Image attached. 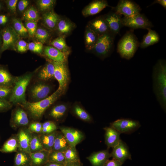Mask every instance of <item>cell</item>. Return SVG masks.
<instances>
[{
	"instance_id": "41",
	"label": "cell",
	"mask_w": 166,
	"mask_h": 166,
	"mask_svg": "<svg viewBox=\"0 0 166 166\" xmlns=\"http://www.w3.org/2000/svg\"><path fill=\"white\" fill-rule=\"evenodd\" d=\"M66 162L80 160L76 147L69 146L64 152Z\"/></svg>"
},
{
	"instance_id": "43",
	"label": "cell",
	"mask_w": 166,
	"mask_h": 166,
	"mask_svg": "<svg viewBox=\"0 0 166 166\" xmlns=\"http://www.w3.org/2000/svg\"><path fill=\"white\" fill-rule=\"evenodd\" d=\"M57 129L56 124L53 121H48L42 124V130L41 134L51 133Z\"/></svg>"
},
{
	"instance_id": "13",
	"label": "cell",
	"mask_w": 166,
	"mask_h": 166,
	"mask_svg": "<svg viewBox=\"0 0 166 166\" xmlns=\"http://www.w3.org/2000/svg\"><path fill=\"white\" fill-rule=\"evenodd\" d=\"M103 16L110 32L115 35L119 34L123 26L121 15L114 12H110Z\"/></svg>"
},
{
	"instance_id": "20",
	"label": "cell",
	"mask_w": 166,
	"mask_h": 166,
	"mask_svg": "<svg viewBox=\"0 0 166 166\" xmlns=\"http://www.w3.org/2000/svg\"><path fill=\"white\" fill-rule=\"evenodd\" d=\"M76 25L68 18L60 17L56 29L60 35L65 38L70 35L76 28Z\"/></svg>"
},
{
	"instance_id": "3",
	"label": "cell",
	"mask_w": 166,
	"mask_h": 166,
	"mask_svg": "<svg viewBox=\"0 0 166 166\" xmlns=\"http://www.w3.org/2000/svg\"><path fill=\"white\" fill-rule=\"evenodd\" d=\"M33 76L32 73H29L16 77L9 100L12 104L20 105L27 101L26 90Z\"/></svg>"
},
{
	"instance_id": "37",
	"label": "cell",
	"mask_w": 166,
	"mask_h": 166,
	"mask_svg": "<svg viewBox=\"0 0 166 166\" xmlns=\"http://www.w3.org/2000/svg\"><path fill=\"white\" fill-rule=\"evenodd\" d=\"M56 2L55 0H39L37 4L39 11L44 13L53 10Z\"/></svg>"
},
{
	"instance_id": "60",
	"label": "cell",
	"mask_w": 166,
	"mask_h": 166,
	"mask_svg": "<svg viewBox=\"0 0 166 166\" xmlns=\"http://www.w3.org/2000/svg\"><path fill=\"white\" fill-rule=\"evenodd\" d=\"M25 166H31L30 165H28Z\"/></svg>"
},
{
	"instance_id": "18",
	"label": "cell",
	"mask_w": 166,
	"mask_h": 166,
	"mask_svg": "<svg viewBox=\"0 0 166 166\" xmlns=\"http://www.w3.org/2000/svg\"><path fill=\"white\" fill-rule=\"evenodd\" d=\"M11 123L16 127L25 126L29 123V120L26 112L22 108H16L12 113Z\"/></svg>"
},
{
	"instance_id": "44",
	"label": "cell",
	"mask_w": 166,
	"mask_h": 166,
	"mask_svg": "<svg viewBox=\"0 0 166 166\" xmlns=\"http://www.w3.org/2000/svg\"><path fill=\"white\" fill-rule=\"evenodd\" d=\"M43 44L37 41L30 42L28 44V49L34 52L41 54L43 50Z\"/></svg>"
},
{
	"instance_id": "33",
	"label": "cell",
	"mask_w": 166,
	"mask_h": 166,
	"mask_svg": "<svg viewBox=\"0 0 166 166\" xmlns=\"http://www.w3.org/2000/svg\"><path fill=\"white\" fill-rule=\"evenodd\" d=\"M67 106L64 104H61L54 106L50 111L49 116L55 120H58L66 114Z\"/></svg>"
},
{
	"instance_id": "1",
	"label": "cell",
	"mask_w": 166,
	"mask_h": 166,
	"mask_svg": "<svg viewBox=\"0 0 166 166\" xmlns=\"http://www.w3.org/2000/svg\"><path fill=\"white\" fill-rule=\"evenodd\" d=\"M153 92L161 108L166 109V61L158 60L154 66L152 73Z\"/></svg>"
},
{
	"instance_id": "49",
	"label": "cell",
	"mask_w": 166,
	"mask_h": 166,
	"mask_svg": "<svg viewBox=\"0 0 166 166\" xmlns=\"http://www.w3.org/2000/svg\"><path fill=\"white\" fill-rule=\"evenodd\" d=\"M19 52H24L28 49V44L23 40H19L16 45V50Z\"/></svg>"
},
{
	"instance_id": "30",
	"label": "cell",
	"mask_w": 166,
	"mask_h": 166,
	"mask_svg": "<svg viewBox=\"0 0 166 166\" xmlns=\"http://www.w3.org/2000/svg\"><path fill=\"white\" fill-rule=\"evenodd\" d=\"M57 132L56 131L51 133L41 134L39 135L41 143L45 150L49 152L52 150Z\"/></svg>"
},
{
	"instance_id": "28",
	"label": "cell",
	"mask_w": 166,
	"mask_h": 166,
	"mask_svg": "<svg viewBox=\"0 0 166 166\" xmlns=\"http://www.w3.org/2000/svg\"><path fill=\"white\" fill-rule=\"evenodd\" d=\"M84 36L85 47L87 50H92L99 36L87 26L85 28Z\"/></svg>"
},
{
	"instance_id": "31",
	"label": "cell",
	"mask_w": 166,
	"mask_h": 166,
	"mask_svg": "<svg viewBox=\"0 0 166 166\" xmlns=\"http://www.w3.org/2000/svg\"><path fill=\"white\" fill-rule=\"evenodd\" d=\"M65 37L59 36L53 40L50 44L60 51L69 54L70 52V48L67 44Z\"/></svg>"
},
{
	"instance_id": "59",
	"label": "cell",
	"mask_w": 166,
	"mask_h": 166,
	"mask_svg": "<svg viewBox=\"0 0 166 166\" xmlns=\"http://www.w3.org/2000/svg\"><path fill=\"white\" fill-rule=\"evenodd\" d=\"M1 46H0V53H1Z\"/></svg>"
},
{
	"instance_id": "17",
	"label": "cell",
	"mask_w": 166,
	"mask_h": 166,
	"mask_svg": "<svg viewBox=\"0 0 166 166\" xmlns=\"http://www.w3.org/2000/svg\"><path fill=\"white\" fill-rule=\"evenodd\" d=\"M87 26L99 36L110 32L103 16L97 17L90 21Z\"/></svg>"
},
{
	"instance_id": "42",
	"label": "cell",
	"mask_w": 166,
	"mask_h": 166,
	"mask_svg": "<svg viewBox=\"0 0 166 166\" xmlns=\"http://www.w3.org/2000/svg\"><path fill=\"white\" fill-rule=\"evenodd\" d=\"M48 162L65 164L66 160L64 152L54 151L49 152Z\"/></svg>"
},
{
	"instance_id": "29",
	"label": "cell",
	"mask_w": 166,
	"mask_h": 166,
	"mask_svg": "<svg viewBox=\"0 0 166 166\" xmlns=\"http://www.w3.org/2000/svg\"><path fill=\"white\" fill-rule=\"evenodd\" d=\"M69 146L63 133L61 132H58L56 136L51 151L64 152Z\"/></svg>"
},
{
	"instance_id": "26",
	"label": "cell",
	"mask_w": 166,
	"mask_h": 166,
	"mask_svg": "<svg viewBox=\"0 0 166 166\" xmlns=\"http://www.w3.org/2000/svg\"><path fill=\"white\" fill-rule=\"evenodd\" d=\"M148 32L144 35L143 39L140 44L139 46L142 49L145 48L150 45L158 43L160 40L158 34L151 29H147Z\"/></svg>"
},
{
	"instance_id": "16",
	"label": "cell",
	"mask_w": 166,
	"mask_h": 166,
	"mask_svg": "<svg viewBox=\"0 0 166 166\" xmlns=\"http://www.w3.org/2000/svg\"><path fill=\"white\" fill-rule=\"evenodd\" d=\"M107 1L96 0L92 2L85 6L82 11L84 16L88 17L98 14L107 6H109Z\"/></svg>"
},
{
	"instance_id": "22",
	"label": "cell",
	"mask_w": 166,
	"mask_h": 166,
	"mask_svg": "<svg viewBox=\"0 0 166 166\" xmlns=\"http://www.w3.org/2000/svg\"><path fill=\"white\" fill-rule=\"evenodd\" d=\"M105 130V142L108 148H113L117 145L121 139V133L110 126L104 128Z\"/></svg>"
},
{
	"instance_id": "48",
	"label": "cell",
	"mask_w": 166,
	"mask_h": 166,
	"mask_svg": "<svg viewBox=\"0 0 166 166\" xmlns=\"http://www.w3.org/2000/svg\"><path fill=\"white\" fill-rule=\"evenodd\" d=\"M12 106V104L9 101L0 99V112H6Z\"/></svg>"
},
{
	"instance_id": "36",
	"label": "cell",
	"mask_w": 166,
	"mask_h": 166,
	"mask_svg": "<svg viewBox=\"0 0 166 166\" xmlns=\"http://www.w3.org/2000/svg\"><path fill=\"white\" fill-rule=\"evenodd\" d=\"M12 27L21 37L26 38L28 36L27 31L22 22L19 19L14 18L12 19Z\"/></svg>"
},
{
	"instance_id": "53",
	"label": "cell",
	"mask_w": 166,
	"mask_h": 166,
	"mask_svg": "<svg viewBox=\"0 0 166 166\" xmlns=\"http://www.w3.org/2000/svg\"><path fill=\"white\" fill-rule=\"evenodd\" d=\"M64 166H82V164L80 160L73 162H66Z\"/></svg>"
},
{
	"instance_id": "40",
	"label": "cell",
	"mask_w": 166,
	"mask_h": 166,
	"mask_svg": "<svg viewBox=\"0 0 166 166\" xmlns=\"http://www.w3.org/2000/svg\"><path fill=\"white\" fill-rule=\"evenodd\" d=\"M30 150L31 153L45 150L41 143L39 135L32 134L30 144Z\"/></svg>"
},
{
	"instance_id": "11",
	"label": "cell",
	"mask_w": 166,
	"mask_h": 166,
	"mask_svg": "<svg viewBox=\"0 0 166 166\" xmlns=\"http://www.w3.org/2000/svg\"><path fill=\"white\" fill-rule=\"evenodd\" d=\"M110 124V126L121 133H130L137 129L140 126L139 121L128 118L117 119L111 123Z\"/></svg>"
},
{
	"instance_id": "10",
	"label": "cell",
	"mask_w": 166,
	"mask_h": 166,
	"mask_svg": "<svg viewBox=\"0 0 166 166\" xmlns=\"http://www.w3.org/2000/svg\"><path fill=\"white\" fill-rule=\"evenodd\" d=\"M51 61L54 66V78L59 83L58 89L64 92L67 85L69 78V71L66 62Z\"/></svg>"
},
{
	"instance_id": "32",
	"label": "cell",
	"mask_w": 166,
	"mask_h": 166,
	"mask_svg": "<svg viewBox=\"0 0 166 166\" xmlns=\"http://www.w3.org/2000/svg\"><path fill=\"white\" fill-rule=\"evenodd\" d=\"M18 145L17 136L10 138L3 144L0 149L3 153H10L16 152L18 149Z\"/></svg>"
},
{
	"instance_id": "4",
	"label": "cell",
	"mask_w": 166,
	"mask_h": 166,
	"mask_svg": "<svg viewBox=\"0 0 166 166\" xmlns=\"http://www.w3.org/2000/svg\"><path fill=\"white\" fill-rule=\"evenodd\" d=\"M139 45L138 39L133 31H129L119 41L117 52L121 58L130 60L133 57Z\"/></svg>"
},
{
	"instance_id": "21",
	"label": "cell",
	"mask_w": 166,
	"mask_h": 166,
	"mask_svg": "<svg viewBox=\"0 0 166 166\" xmlns=\"http://www.w3.org/2000/svg\"><path fill=\"white\" fill-rule=\"evenodd\" d=\"M45 55L52 61L65 62L69 54L62 52L52 46H46L43 49Z\"/></svg>"
},
{
	"instance_id": "12",
	"label": "cell",
	"mask_w": 166,
	"mask_h": 166,
	"mask_svg": "<svg viewBox=\"0 0 166 166\" xmlns=\"http://www.w3.org/2000/svg\"><path fill=\"white\" fill-rule=\"evenodd\" d=\"M60 129L71 147H76L84 138L83 133L77 129L67 127H61Z\"/></svg>"
},
{
	"instance_id": "39",
	"label": "cell",
	"mask_w": 166,
	"mask_h": 166,
	"mask_svg": "<svg viewBox=\"0 0 166 166\" xmlns=\"http://www.w3.org/2000/svg\"><path fill=\"white\" fill-rule=\"evenodd\" d=\"M73 111L75 115L81 120L87 122L92 120L89 114L80 105H75L73 106Z\"/></svg>"
},
{
	"instance_id": "52",
	"label": "cell",
	"mask_w": 166,
	"mask_h": 166,
	"mask_svg": "<svg viewBox=\"0 0 166 166\" xmlns=\"http://www.w3.org/2000/svg\"><path fill=\"white\" fill-rule=\"evenodd\" d=\"M123 164L118 160L113 158L112 160H109L104 166H122Z\"/></svg>"
},
{
	"instance_id": "24",
	"label": "cell",
	"mask_w": 166,
	"mask_h": 166,
	"mask_svg": "<svg viewBox=\"0 0 166 166\" xmlns=\"http://www.w3.org/2000/svg\"><path fill=\"white\" fill-rule=\"evenodd\" d=\"M60 18V16L53 10L44 13L42 16L43 24L46 28L52 31L56 30Z\"/></svg>"
},
{
	"instance_id": "50",
	"label": "cell",
	"mask_w": 166,
	"mask_h": 166,
	"mask_svg": "<svg viewBox=\"0 0 166 166\" xmlns=\"http://www.w3.org/2000/svg\"><path fill=\"white\" fill-rule=\"evenodd\" d=\"M18 0H8L5 2L8 9L11 12L15 13L16 10Z\"/></svg>"
},
{
	"instance_id": "25",
	"label": "cell",
	"mask_w": 166,
	"mask_h": 166,
	"mask_svg": "<svg viewBox=\"0 0 166 166\" xmlns=\"http://www.w3.org/2000/svg\"><path fill=\"white\" fill-rule=\"evenodd\" d=\"M54 68L51 61L46 64L38 72L37 77L38 81H46L54 78Z\"/></svg>"
},
{
	"instance_id": "57",
	"label": "cell",
	"mask_w": 166,
	"mask_h": 166,
	"mask_svg": "<svg viewBox=\"0 0 166 166\" xmlns=\"http://www.w3.org/2000/svg\"><path fill=\"white\" fill-rule=\"evenodd\" d=\"M2 44V31L1 32L0 31V46H1Z\"/></svg>"
},
{
	"instance_id": "15",
	"label": "cell",
	"mask_w": 166,
	"mask_h": 166,
	"mask_svg": "<svg viewBox=\"0 0 166 166\" xmlns=\"http://www.w3.org/2000/svg\"><path fill=\"white\" fill-rule=\"evenodd\" d=\"M19 151H22L30 154V144L32 134L28 129L22 128L17 134Z\"/></svg>"
},
{
	"instance_id": "8",
	"label": "cell",
	"mask_w": 166,
	"mask_h": 166,
	"mask_svg": "<svg viewBox=\"0 0 166 166\" xmlns=\"http://www.w3.org/2000/svg\"><path fill=\"white\" fill-rule=\"evenodd\" d=\"M20 38L12 26H6L2 31L1 52L9 49L16 50V45Z\"/></svg>"
},
{
	"instance_id": "56",
	"label": "cell",
	"mask_w": 166,
	"mask_h": 166,
	"mask_svg": "<svg viewBox=\"0 0 166 166\" xmlns=\"http://www.w3.org/2000/svg\"><path fill=\"white\" fill-rule=\"evenodd\" d=\"M155 3H158L163 6L165 9L166 8V1L165 0H155L151 5Z\"/></svg>"
},
{
	"instance_id": "5",
	"label": "cell",
	"mask_w": 166,
	"mask_h": 166,
	"mask_svg": "<svg viewBox=\"0 0 166 166\" xmlns=\"http://www.w3.org/2000/svg\"><path fill=\"white\" fill-rule=\"evenodd\" d=\"M115 36L110 32L100 36L91 51L101 58H105L113 50Z\"/></svg>"
},
{
	"instance_id": "45",
	"label": "cell",
	"mask_w": 166,
	"mask_h": 166,
	"mask_svg": "<svg viewBox=\"0 0 166 166\" xmlns=\"http://www.w3.org/2000/svg\"><path fill=\"white\" fill-rule=\"evenodd\" d=\"M37 22H25L24 26L30 37H34L37 29Z\"/></svg>"
},
{
	"instance_id": "55",
	"label": "cell",
	"mask_w": 166,
	"mask_h": 166,
	"mask_svg": "<svg viewBox=\"0 0 166 166\" xmlns=\"http://www.w3.org/2000/svg\"><path fill=\"white\" fill-rule=\"evenodd\" d=\"M65 164L48 162L44 166H64Z\"/></svg>"
},
{
	"instance_id": "7",
	"label": "cell",
	"mask_w": 166,
	"mask_h": 166,
	"mask_svg": "<svg viewBox=\"0 0 166 166\" xmlns=\"http://www.w3.org/2000/svg\"><path fill=\"white\" fill-rule=\"evenodd\" d=\"M52 88L45 81H38L30 87L29 90L30 98L35 102L44 99L49 96Z\"/></svg>"
},
{
	"instance_id": "47",
	"label": "cell",
	"mask_w": 166,
	"mask_h": 166,
	"mask_svg": "<svg viewBox=\"0 0 166 166\" xmlns=\"http://www.w3.org/2000/svg\"><path fill=\"white\" fill-rule=\"evenodd\" d=\"M31 133H40L42 130V124L38 122H34L30 123L28 128Z\"/></svg>"
},
{
	"instance_id": "51",
	"label": "cell",
	"mask_w": 166,
	"mask_h": 166,
	"mask_svg": "<svg viewBox=\"0 0 166 166\" xmlns=\"http://www.w3.org/2000/svg\"><path fill=\"white\" fill-rule=\"evenodd\" d=\"M29 4V1L27 0H20L18 3V10L20 12L25 11Z\"/></svg>"
},
{
	"instance_id": "46",
	"label": "cell",
	"mask_w": 166,
	"mask_h": 166,
	"mask_svg": "<svg viewBox=\"0 0 166 166\" xmlns=\"http://www.w3.org/2000/svg\"><path fill=\"white\" fill-rule=\"evenodd\" d=\"M13 87L0 85V99L9 101Z\"/></svg>"
},
{
	"instance_id": "34",
	"label": "cell",
	"mask_w": 166,
	"mask_h": 166,
	"mask_svg": "<svg viewBox=\"0 0 166 166\" xmlns=\"http://www.w3.org/2000/svg\"><path fill=\"white\" fill-rule=\"evenodd\" d=\"M30 154L19 151L17 152L15 157L14 165V166H25L30 165Z\"/></svg>"
},
{
	"instance_id": "23",
	"label": "cell",
	"mask_w": 166,
	"mask_h": 166,
	"mask_svg": "<svg viewBox=\"0 0 166 166\" xmlns=\"http://www.w3.org/2000/svg\"><path fill=\"white\" fill-rule=\"evenodd\" d=\"M49 152L44 150L30 154L31 166H44L48 162Z\"/></svg>"
},
{
	"instance_id": "19",
	"label": "cell",
	"mask_w": 166,
	"mask_h": 166,
	"mask_svg": "<svg viewBox=\"0 0 166 166\" xmlns=\"http://www.w3.org/2000/svg\"><path fill=\"white\" fill-rule=\"evenodd\" d=\"M108 149L94 152L87 157L92 166H104L111 157Z\"/></svg>"
},
{
	"instance_id": "38",
	"label": "cell",
	"mask_w": 166,
	"mask_h": 166,
	"mask_svg": "<svg viewBox=\"0 0 166 166\" xmlns=\"http://www.w3.org/2000/svg\"><path fill=\"white\" fill-rule=\"evenodd\" d=\"M50 36L49 32L47 30L39 28L37 29L34 37L37 41L43 44L48 41Z\"/></svg>"
},
{
	"instance_id": "9",
	"label": "cell",
	"mask_w": 166,
	"mask_h": 166,
	"mask_svg": "<svg viewBox=\"0 0 166 166\" xmlns=\"http://www.w3.org/2000/svg\"><path fill=\"white\" fill-rule=\"evenodd\" d=\"M112 9L116 13L126 17L140 13L141 10L138 4L130 0H120L116 6L112 7Z\"/></svg>"
},
{
	"instance_id": "35",
	"label": "cell",
	"mask_w": 166,
	"mask_h": 166,
	"mask_svg": "<svg viewBox=\"0 0 166 166\" xmlns=\"http://www.w3.org/2000/svg\"><path fill=\"white\" fill-rule=\"evenodd\" d=\"M22 19L26 22H38L40 19L37 10L33 6L29 7L23 14Z\"/></svg>"
},
{
	"instance_id": "6",
	"label": "cell",
	"mask_w": 166,
	"mask_h": 166,
	"mask_svg": "<svg viewBox=\"0 0 166 166\" xmlns=\"http://www.w3.org/2000/svg\"><path fill=\"white\" fill-rule=\"evenodd\" d=\"M122 23L123 26L132 29L147 30L153 26L151 21L144 14L140 13L131 17L122 18Z\"/></svg>"
},
{
	"instance_id": "14",
	"label": "cell",
	"mask_w": 166,
	"mask_h": 166,
	"mask_svg": "<svg viewBox=\"0 0 166 166\" xmlns=\"http://www.w3.org/2000/svg\"><path fill=\"white\" fill-rule=\"evenodd\" d=\"M111 156L122 164L128 159L131 160V154L127 144L121 140L118 144L113 148Z\"/></svg>"
},
{
	"instance_id": "58",
	"label": "cell",
	"mask_w": 166,
	"mask_h": 166,
	"mask_svg": "<svg viewBox=\"0 0 166 166\" xmlns=\"http://www.w3.org/2000/svg\"><path fill=\"white\" fill-rule=\"evenodd\" d=\"M2 8V6L1 3H0V10Z\"/></svg>"
},
{
	"instance_id": "2",
	"label": "cell",
	"mask_w": 166,
	"mask_h": 166,
	"mask_svg": "<svg viewBox=\"0 0 166 166\" xmlns=\"http://www.w3.org/2000/svg\"><path fill=\"white\" fill-rule=\"evenodd\" d=\"M64 92L58 89L55 92L47 98L35 102L26 101L20 105L28 112L33 119H40L45 111L64 93Z\"/></svg>"
},
{
	"instance_id": "27",
	"label": "cell",
	"mask_w": 166,
	"mask_h": 166,
	"mask_svg": "<svg viewBox=\"0 0 166 166\" xmlns=\"http://www.w3.org/2000/svg\"><path fill=\"white\" fill-rule=\"evenodd\" d=\"M16 77L11 75L5 68L0 65V85L13 87Z\"/></svg>"
},
{
	"instance_id": "54",
	"label": "cell",
	"mask_w": 166,
	"mask_h": 166,
	"mask_svg": "<svg viewBox=\"0 0 166 166\" xmlns=\"http://www.w3.org/2000/svg\"><path fill=\"white\" fill-rule=\"evenodd\" d=\"M8 21L7 17L5 15H0V25H4L6 24Z\"/></svg>"
}]
</instances>
